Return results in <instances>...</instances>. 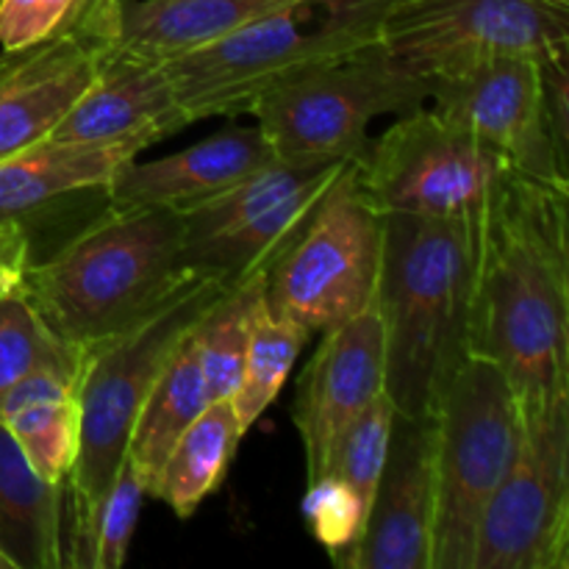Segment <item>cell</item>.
Masks as SVG:
<instances>
[{
    "label": "cell",
    "mask_w": 569,
    "mask_h": 569,
    "mask_svg": "<svg viewBox=\"0 0 569 569\" xmlns=\"http://www.w3.org/2000/svg\"><path fill=\"white\" fill-rule=\"evenodd\" d=\"M569 189L517 176L476 226L467 353L517 400L569 398Z\"/></svg>",
    "instance_id": "cell-1"
},
{
    "label": "cell",
    "mask_w": 569,
    "mask_h": 569,
    "mask_svg": "<svg viewBox=\"0 0 569 569\" xmlns=\"http://www.w3.org/2000/svg\"><path fill=\"white\" fill-rule=\"evenodd\" d=\"M476 226L387 214L378 276L383 392L403 417H433L467 359Z\"/></svg>",
    "instance_id": "cell-2"
},
{
    "label": "cell",
    "mask_w": 569,
    "mask_h": 569,
    "mask_svg": "<svg viewBox=\"0 0 569 569\" xmlns=\"http://www.w3.org/2000/svg\"><path fill=\"white\" fill-rule=\"evenodd\" d=\"M181 233L172 209L103 206L33 259L20 289L56 337L87 353L142 322L192 276L181 267Z\"/></svg>",
    "instance_id": "cell-3"
},
{
    "label": "cell",
    "mask_w": 569,
    "mask_h": 569,
    "mask_svg": "<svg viewBox=\"0 0 569 569\" xmlns=\"http://www.w3.org/2000/svg\"><path fill=\"white\" fill-rule=\"evenodd\" d=\"M226 283L192 272L164 303L128 331L83 353L78 378V456L67 478L70 498V561L87 567L98 517L126 459L133 420L178 345L226 292Z\"/></svg>",
    "instance_id": "cell-4"
},
{
    "label": "cell",
    "mask_w": 569,
    "mask_h": 569,
    "mask_svg": "<svg viewBox=\"0 0 569 569\" xmlns=\"http://www.w3.org/2000/svg\"><path fill=\"white\" fill-rule=\"evenodd\" d=\"M395 0H306L164 61L189 126L248 114L278 81L381 42Z\"/></svg>",
    "instance_id": "cell-5"
},
{
    "label": "cell",
    "mask_w": 569,
    "mask_h": 569,
    "mask_svg": "<svg viewBox=\"0 0 569 569\" xmlns=\"http://www.w3.org/2000/svg\"><path fill=\"white\" fill-rule=\"evenodd\" d=\"M520 400L498 365L467 356L437 409L431 569H472L478 526L520 445Z\"/></svg>",
    "instance_id": "cell-6"
},
{
    "label": "cell",
    "mask_w": 569,
    "mask_h": 569,
    "mask_svg": "<svg viewBox=\"0 0 569 569\" xmlns=\"http://www.w3.org/2000/svg\"><path fill=\"white\" fill-rule=\"evenodd\" d=\"M428 98L426 78L378 42L283 78L253 100L248 114L256 117L278 159L359 161L376 117L409 114Z\"/></svg>",
    "instance_id": "cell-7"
},
{
    "label": "cell",
    "mask_w": 569,
    "mask_h": 569,
    "mask_svg": "<svg viewBox=\"0 0 569 569\" xmlns=\"http://www.w3.org/2000/svg\"><path fill=\"white\" fill-rule=\"evenodd\" d=\"M383 220L356 161L345 164L300 237L267 270V309L309 333L365 311L378 292Z\"/></svg>",
    "instance_id": "cell-8"
},
{
    "label": "cell",
    "mask_w": 569,
    "mask_h": 569,
    "mask_svg": "<svg viewBox=\"0 0 569 569\" xmlns=\"http://www.w3.org/2000/svg\"><path fill=\"white\" fill-rule=\"evenodd\" d=\"M383 214L478 222L520 172L437 109L400 114L356 161Z\"/></svg>",
    "instance_id": "cell-9"
},
{
    "label": "cell",
    "mask_w": 569,
    "mask_h": 569,
    "mask_svg": "<svg viewBox=\"0 0 569 569\" xmlns=\"http://www.w3.org/2000/svg\"><path fill=\"white\" fill-rule=\"evenodd\" d=\"M350 161L276 159L237 187L181 211V267L226 287L267 272Z\"/></svg>",
    "instance_id": "cell-10"
},
{
    "label": "cell",
    "mask_w": 569,
    "mask_h": 569,
    "mask_svg": "<svg viewBox=\"0 0 569 569\" xmlns=\"http://www.w3.org/2000/svg\"><path fill=\"white\" fill-rule=\"evenodd\" d=\"M520 445L483 509L472 569H569V398L520 403Z\"/></svg>",
    "instance_id": "cell-11"
},
{
    "label": "cell",
    "mask_w": 569,
    "mask_h": 569,
    "mask_svg": "<svg viewBox=\"0 0 569 569\" xmlns=\"http://www.w3.org/2000/svg\"><path fill=\"white\" fill-rule=\"evenodd\" d=\"M381 44L426 81L500 56L545 61L569 50V9L550 0H395Z\"/></svg>",
    "instance_id": "cell-12"
},
{
    "label": "cell",
    "mask_w": 569,
    "mask_h": 569,
    "mask_svg": "<svg viewBox=\"0 0 569 569\" xmlns=\"http://www.w3.org/2000/svg\"><path fill=\"white\" fill-rule=\"evenodd\" d=\"M433 109L498 150L520 176L569 189L545 131L542 61L500 56L428 81Z\"/></svg>",
    "instance_id": "cell-13"
},
{
    "label": "cell",
    "mask_w": 569,
    "mask_h": 569,
    "mask_svg": "<svg viewBox=\"0 0 569 569\" xmlns=\"http://www.w3.org/2000/svg\"><path fill=\"white\" fill-rule=\"evenodd\" d=\"M437 517V415L395 411L383 470L348 569H431Z\"/></svg>",
    "instance_id": "cell-14"
},
{
    "label": "cell",
    "mask_w": 569,
    "mask_h": 569,
    "mask_svg": "<svg viewBox=\"0 0 569 569\" xmlns=\"http://www.w3.org/2000/svg\"><path fill=\"white\" fill-rule=\"evenodd\" d=\"M320 337L298 381L292 415L309 481L320 478L328 450L350 420L383 395V326L376 300Z\"/></svg>",
    "instance_id": "cell-15"
},
{
    "label": "cell",
    "mask_w": 569,
    "mask_h": 569,
    "mask_svg": "<svg viewBox=\"0 0 569 569\" xmlns=\"http://www.w3.org/2000/svg\"><path fill=\"white\" fill-rule=\"evenodd\" d=\"M106 48L76 28L0 56V159L37 148L94 81Z\"/></svg>",
    "instance_id": "cell-16"
},
{
    "label": "cell",
    "mask_w": 569,
    "mask_h": 569,
    "mask_svg": "<svg viewBox=\"0 0 569 569\" xmlns=\"http://www.w3.org/2000/svg\"><path fill=\"white\" fill-rule=\"evenodd\" d=\"M278 156L259 126H228L214 137L156 161H126L106 187V206L187 211L264 170Z\"/></svg>",
    "instance_id": "cell-17"
},
{
    "label": "cell",
    "mask_w": 569,
    "mask_h": 569,
    "mask_svg": "<svg viewBox=\"0 0 569 569\" xmlns=\"http://www.w3.org/2000/svg\"><path fill=\"white\" fill-rule=\"evenodd\" d=\"M189 126L164 64L103 56L94 81L70 106L44 142L109 144L142 139L156 144Z\"/></svg>",
    "instance_id": "cell-18"
},
{
    "label": "cell",
    "mask_w": 569,
    "mask_h": 569,
    "mask_svg": "<svg viewBox=\"0 0 569 569\" xmlns=\"http://www.w3.org/2000/svg\"><path fill=\"white\" fill-rule=\"evenodd\" d=\"M150 148L142 139L109 144L42 142L0 159V231L17 228L33 242V228L59 211L106 198V187L126 161Z\"/></svg>",
    "instance_id": "cell-19"
},
{
    "label": "cell",
    "mask_w": 569,
    "mask_h": 569,
    "mask_svg": "<svg viewBox=\"0 0 569 569\" xmlns=\"http://www.w3.org/2000/svg\"><path fill=\"white\" fill-rule=\"evenodd\" d=\"M67 483L44 481L0 422V553L11 569L67 567Z\"/></svg>",
    "instance_id": "cell-20"
},
{
    "label": "cell",
    "mask_w": 569,
    "mask_h": 569,
    "mask_svg": "<svg viewBox=\"0 0 569 569\" xmlns=\"http://www.w3.org/2000/svg\"><path fill=\"white\" fill-rule=\"evenodd\" d=\"M298 3L306 0H128L120 33L103 56L164 64L187 50Z\"/></svg>",
    "instance_id": "cell-21"
},
{
    "label": "cell",
    "mask_w": 569,
    "mask_h": 569,
    "mask_svg": "<svg viewBox=\"0 0 569 569\" xmlns=\"http://www.w3.org/2000/svg\"><path fill=\"white\" fill-rule=\"evenodd\" d=\"M78 378L44 367L28 372L0 398V422L50 483H67L78 456Z\"/></svg>",
    "instance_id": "cell-22"
},
{
    "label": "cell",
    "mask_w": 569,
    "mask_h": 569,
    "mask_svg": "<svg viewBox=\"0 0 569 569\" xmlns=\"http://www.w3.org/2000/svg\"><path fill=\"white\" fill-rule=\"evenodd\" d=\"M209 403L211 398L203 367H200L192 339L187 337L161 367L159 378L153 381L137 420H133L131 439H128L126 459L137 467L150 498H156L167 456L172 453L183 431L203 415Z\"/></svg>",
    "instance_id": "cell-23"
},
{
    "label": "cell",
    "mask_w": 569,
    "mask_h": 569,
    "mask_svg": "<svg viewBox=\"0 0 569 569\" xmlns=\"http://www.w3.org/2000/svg\"><path fill=\"white\" fill-rule=\"evenodd\" d=\"M244 433L248 431L239 420L233 400H211L167 456L156 500L170 506L178 517H192L200 503L226 481Z\"/></svg>",
    "instance_id": "cell-24"
},
{
    "label": "cell",
    "mask_w": 569,
    "mask_h": 569,
    "mask_svg": "<svg viewBox=\"0 0 569 569\" xmlns=\"http://www.w3.org/2000/svg\"><path fill=\"white\" fill-rule=\"evenodd\" d=\"M267 272L228 287L194 322L192 339L211 400L233 398L242 381L253 326L264 309Z\"/></svg>",
    "instance_id": "cell-25"
},
{
    "label": "cell",
    "mask_w": 569,
    "mask_h": 569,
    "mask_svg": "<svg viewBox=\"0 0 569 569\" xmlns=\"http://www.w3.org/2000/svg\"><path fill=\"white\" fill-rule=\"evenodd\" d=\"M44 367L81 376L83 353L50 331L20 283L0 289V398L28 372Z\"/></svg>",
    "instance_id": "cell-26"
},
{
    "label": "cell",
    "mask_w": 569,
    "mask_h": 569,
    "mask_svg": "<svg viewBox=\"0 0 569 569\" xmlns=\"http://www.w3.org/2000/svg\"><path fill=\"white\" fill-rule=\"evenodd\" d=\"M309 337L311 333L303 326L272 315L264 303L253 326L248 356H244L242 381L231 398L244 431H250L253 422H259V417L276 403L278 392L287 383L289 372L295 370V361L303 353Z\"/></svg>",
    "instance_id": "cell-27"
},
{
    "label": "cell",
    "mask_w": 569,
    "mask_h": 569,
    "mask_svg": "<svg viewBox=\"0 0 569 569\" xmlns=\"http://www.w3.org/2000/svg\"><path fill=\"white\" fill-rule=\"evenodd\" d=\"M395 406L387 398V392L378 395L367 409L350 420L337 437V442L328 450L326 467L320 476H333L353 487L370 506L372 492H376L378 476L383 470L389 450V433H392Z\"/></svg>",
    "instance_id": "cell-28"
},
{
    "label": "cell",
    "mask_w": 569,
    "mask_h": 569,
    "mask_svg": "<svg viewBox=\"0 0 569 569\" xmlns=\"http://www.w3.org/2000/svg\"><path fill=\"white\" fill-rule=\"evenodd\" d=\"M367 509H370L367 500L333 476H320L309 481L303 506H300L311 537L328 550L333 565L342 569H348L350 556L365 531Z\"/></svg>",
    "instance_id": "cell-29"
},
{
    "label": "cell",
    "mask_w": 569,
    "mask_h": 569,
    "mask_svg": "<svg viewBox=\"0 0 569 569\" xmlns=\"http://www.w3.org/2000/svg\"><path fill=\"white\" fill-rule=\"evenodd\" d=\"M144 495H148V487H144L142 476L131 461L122 459L114 483L103 500V509H100L89 569H117L126 565Z\"/></svg>",
    "instance_id": "cell-30"
},
{
    "label": "cell",
    "mask_w": 569,
    "mask_h": 569,
    "mask_svg": "<svg viewBox=\"0 0 569 569\" xmlns=\"http://www.w3.org/2000/svg\"><path fill=\"white\" fill-rule=\"evenodd\" d=\"M83 0H0V48L22 50L67 31Z\"/></svg>",
    "instance_id": "cell-31"
},
{
    "label": "cell",
    "mask_w": 569,
    "mask_h": 569,
    "mask_svg": "<svg viewBox=\"0 0 569 569\" xmlns=\"http://www.w3.org/2000/svg\"><path fill=\"white\" fill-rule=\"evenodd\" d=\"M542 106L550 148L569 176V50L542 61Z\"/></svg>",
    "instance_id": "cell-32"
},
{
    "label": "cell",
    "mask_w": 569,
    "mask_h": 569,
    "mask_svg": "<svg viewBox=\"0 0 569 569\" xmlns=\"http://www.w3.org/2000/svg\"><path fill=\"white\" fill-rule=\"evenodd\" d=\"M126 3L128 0H83L72 28L109 50L111 44H114L117 33H120L122 9H126Z\"/></svg>",
    "instance_id": "cell-33"
},
{
    "label": "cell",
    "mask_w": 569,
    "mask_h": 569,
    "mask_svg": "<svg viewBox=\"0 0 569 569\" xmlns=\"http://www.w3.org/2000/svg\"><path fill=\"white\" fill-rule=\"evenodd\" d=\"M31 259L33 242L26 231H17V228L0 231V289L17 287Z\"/></svg>",
    "instance_id": "cell-34"
},
{
    "label": "cell",
    "mask_w": 569,
    "mask_h": 569,
    "mask_svg": "<svg viewBox=\"0 0 569 569\" xmlns=\"http://www.w3.org/2000/svg\"><path fill=\"white\" fill-rule=\"evenodd\" d=\"M550 3H559V6H567V9H569V0H550Z\"/></svg>",
    "instance_id": "cell-35"
}]
</instances>
